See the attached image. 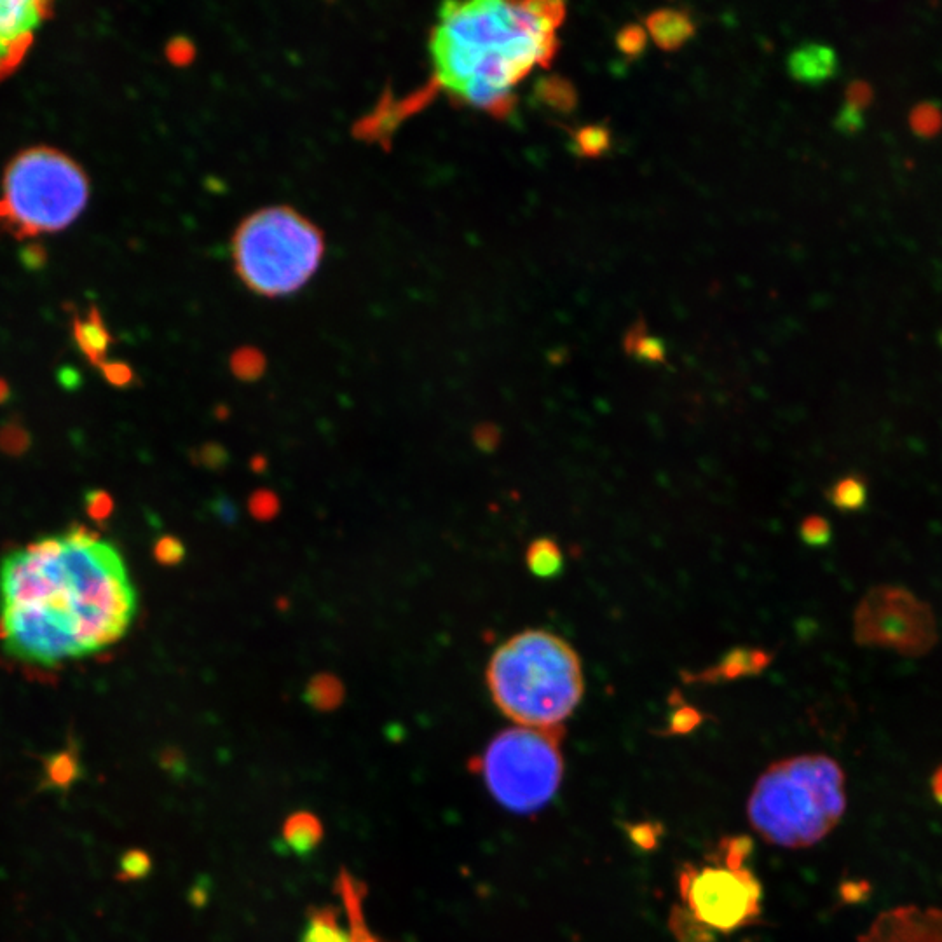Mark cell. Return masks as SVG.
I'll return each instance as SVG.
<instances>
[{
	"instance_id": "cell-11",
	"label": "cell",
	"mask_w": 942,
	"mask_h": 942,
	"mask_svg": "<svg viewBox=\"0 0 942 942\" xmlns=\"http://www.w3.org/2000/svg\"><path fill=\"white\" fill-rule=\"evenodd\" d=\"M82 779H84V766H82L81 749L74 738L60 751L49 752L46 756H42L41 779H39L41 791L67 794Z\"/></svg>"
},
{
	"instance_id": "cell-26",
	"label": "cell",
	"mask_w": 942,
	"mask_h": 942,
	"mask_svg": "<svg viewBox=\"0 0 942 942\" xmlns=\"http://www.w3.org/2000/svg\"><path fill=\"white\" fill-rule=\"evenodd\" d=\"M318 822L316 820H311V817L308 815H301V817H295L290 826L287 829L288 841L290 845L294 848H302V850H308V848L313 847L316 840H318Z\"/></svg>"
},
{
	"instance_id": "cell-34",
	"label": "cell",
	"mask_w": 942,
	"mask_h": 942,
	"mask_svg": "<svg viewBox=\"0 0 942 942\" xmlns=\"http://www.w3.org/2000/svg\"><path fill=\"white\" fill-rule=\"evenodd\" d=\"M226 451L220 445H205L198 452V461L206 468H220L226 463Z\"/></svg>"
},
{
	"instance_id": "cell-15",
	"label": "cell",
	"mask_w": 942,
	"mask_h": 942,
	"mask_svg": "<svg viewBox=\"0 0 942 942\" xmlns=\"http://www.w3.org/2000/svg\"><path fill=\"white\" fill-rule=\"evenodd\" d=\"M770 662V655L761 649H735L721 660L716 669L707 672L710 679H737L752 676L765 669Z\"/></svg>"
},
{
	"instance_id": "cell-30",
	"label": "cell",
	"mask_w": 942,
	"mask_h": 942,
	"mask_svg": "<svg viewBox=\"0 0 942 942\" xmlns=\"http://www.w3.org/2000/svg\"><path fill=\"white\" fill-rule=\"evenodd\" d=\"M831 536V527L826 520L820 519L817 515L806 517L801 524V538L808 545H826Z\"/></svg>"
},
{
	"instance_id": "cell-25",
	"label": "cell",
	"mask_w": 942,
	"mask_h": 942,
	"mask_svg": "<svg viewBox=\"0 0 942 942\" xmlns=\"http://www.w3.org/2000/svg\"><path fill=\"white\" fill-rule=\"evenodd\" d=\"M646 42H648V34H646V28H642L641 25H627L623 27L618 35H616V48L622 53L623 56H627L630 60L634 58H639V56L644 53L646 49Z\"/></svg>"
},
{
	"instance_id": "cell-22",
	"label": "cell",
	"mask_w": 942,
	"mask_h": 942,
	"mask_svg": "<svg viewBox=\"0 0 942 942\" xmlns=\"http://www.w3.org/2000/svg\"><path fill=\"white\" fill-rule=\"evenodd\" d=\"M30 445H32V438L23 424L18 421H9L0 426V451L7 456L18 458L30 449Z\"/></svg>"
},
{
	"instance_id": "cell-23",
	"label": "cell",
	"mask_w": 942,
	"mask_h": 942,
	"mask_svg": "<svg viewBox=\"0 0 942 942\" xmlns=\"http://www.w3.org/2000/svg\"><path fill=\"white\" fill-rule=\"evenodd\" d=\"M308 697L316 707L328 709L341 700L342 686L335 681V677L321 674L309 683Z\"/></svg>"
},
{
	"instance_id": "cell-33",
	"label": "cell",
	"mask_w": 942,
	"mask_h": 942,
	"mask_svg": "<svg viewBox=\"0 0 942 942\" xmlns=\"http://www.w3.org/2000/svg\"><path fill=\"white\" fill-rule=\"evenodd\" d=\"M102 372L103 377L117 388L130 386L131 381H133V372H131L130 367L121 362H103Z\"/></svg>"
},
{
	"instance_id": "cell-29",
	"label": "cell",
	"mask_w": 942,
	"mask_h": 942,
	"mask_svg": "<svg viewBox=\"0 0 942 942\" xmlns=\"http://www.w3.org/2000/svg\"><path fill=\"white\" fill-rule=\"evenodd\" d=\"M874 100V91L873 86L866 81H852L847 86V91H845V100H843V105H847L850 109L859 110V112H864L869 109V105L873 103Z\"/></svg>"
},
{
	"instance_id": "cell-2",
	"label": "cell",
	"mask_w": 942,
	"mask_h": 942,
	"mask_svg": "<svg viewBox=\"0 0 942 942\" xmlns=\"http://www.w3.org/2000/svg\"><path fill=\"white\" fill-rule=\"evenodd\" d=\"M492 700L517 726L553 730L580 705L585 691L578 653L559 635L526 630L492 653L487 667Z\"/></svg>"
},
{
	"instance_id": "cell-17",
	"label": "cell",
	"mask_w": 942,
	"mask_h": 942,
	"mask_svg": "<svg viewBox=\"0 0 942 942\" xmlns=\"http://www.w3.org/2000/svg\"><path fill=\"white\" fill-rule=\"evenodd\" d=\"M536 96L547 107L555 110V112H562V114L573 112L576 105H578V91L574 88L573 82L562 76H550L540 79L536 84Z\"/></svg>"
},
{
	"instance_id": "cell-27",
	"label": "cell",
	"mask_w": 942,
	"mask_h": 942,
	"mask_svg": "<svg viewBox=\"0 0 942 942\" xmlns=\"http://www.w3.org/2000/svg\"><path fill=\"white\" fill-rule=\"evenodd\" d=\"M154 559L161 566H178L185 559V547L182 541L166 534L154 543Z\"/></svg>"
},
{
	"instance_id": "cell-12",
	"label": "cell",
	"mask_w": 942,
	"mask_h": 942,
	"mask_svg": "<svg viewBox=\"0 0 942 942\" xmlns=\"http://www.w3.org/2000/svg\"><path fill=\"white\" fill-rule=\"evenodd\" d=\"M838 65L840 63L836 51L820 42L803 44L801 48L794 49L787 60V69L792 79L812 86L833 79L838 72Z\"/></svg>"
},
{
	"instance_id": "cell-16",
	"label": "cell",
	"mask_w": 942,
	"mask_h": 942,
	"mask_svg": "<svg viewBox=\"0 0 942 942\" xmlns=\"http://www.w3.org/2000/svg\"><path fill=\"white\" fill-rule=\"evenodd\" d=\"M526 564L534 576L547 580L559 576L564 567V555L557 541L540 538L527 547Z\"/></svg>"
},
{
	"instance_id": "cell-31",
	"label": "cell",
	"mask_w": 942,
	"mask_h": 942,
	"mask_svg": "<svg viewBox=\"0 0 942 942\" xmlns=\"http://www.w3.org/2000/svg\"><path fill=\"white\" fill-rule=\"evenodd\" d=\"M280 510V501L271 491H259L250 498V512L259 520L273 519Z\"/></svg>"
},
{
	"instance_id": "cell-19",
	"label": "cell",
	"mask_w": 942,
	"mask_h": 942,
	"mask_svg": "<svg viewBox=\"0 0 942 942\" xmlns=\"http://www.w3.org/2000/svg\"><path fill=\"white\" fill-rule=\"evenodd\" d=\"M625 349L628 355L639 358L642 362L662 363L667 356V348L662 339L649 334L644 323H635L625 337Z\"/></svg>"
},
{
	"instance_id": "cell-6",
	"label": "cell",
	"mask_w": 942,
	"mask_h": 942,
	"mask_svg": "<svg viewBox=\"0 0 942 942\" xmlns=\"http://www.w3.org/2000/svg\"><path fill=\"white\" fill-rule=\"evenodd\" d=\"M86 173L72 157L53 147L20 152L2 178L0 219L20 236L62 231L88 205Z\"/></svg>"
},
{
	"instance_id": "cell-3",
	"label": "cell",
	"mask_w": 942,
	"mask_h": 942,
	"mask_svg": "<svg viewBox=\"0 0 942 942\" xmlns=\"http://www.w3.org/2000/svg\"><path fill=\"white\" fill-rule=\"evenodd\" d=\"M847 810L845 773L824 754L773 763L754 785L747 817L763 840L777 847L808 848L824 840Z\"/></svg>"
},
{
	"instance_id": "cell-28",
	"label": "cell",
	"mask_w": 942,
	"mask_h": 942,
	"mask_svg": "<svg viewBox=\"0 0 942 942\" xmlns=\"http://www.w3.org/2000/svg\"><path fill=\"white\" fill-rule=\"evenodd\" d=\"M84 505H86V513L91 519L95 520L96 524L107 522L114 513V499H112L109 492L102 491V489H93V491L86 492Z\"/></svg>"
},
{
	"instance_id": "cell-7",
	"label": "cell",
	"mask_w": 942,
	"mask_h": 942,
	"mask_svg": "<svg viewBox=\"0 0 942 942\" xmlns=\"http://www.w3.org/2000/svg\"><path fill=\"white\" fill-rule=\"evenodd\" d=\"M564 728L513 726L501 731L478 759L492 798L506 810L533 813L552 801L564 775Z\"/></svg>"
},
{
	"instance_id": "cell-10",
	"label": "cell",
	"mask_w": 942,
	"mask_h": 942,
	"mask_svg": "<svg viewBox=\"0 0 942 942\" xmlns=\"http://www.w3.org/2000/svg\"><path fill=\"white\" fill-rule=\"evenodd\" d=\"M859 942H942V909L915 904L887 909L874 918Z\"/></svg>"
},
{
	"instance_id": "cell-18",
	"label": "cell",
	"mask_w": 942,
	"mask_h": 942,
	"mask_svg": "<svg viewBox=\"0 0 942 942\" xmlns=\"http://www.w3.org/2000/svg\"><path fill=\"white\" fill-rule=\"evenodd\" d=\"M908 128L916 138L930 140L942 131V107L936 100L915 103L908 112Z\"/></svg>"
},
{
	"instance_id": "cell-36",
	"label": "cell",
	"mask_w": 942,
	"mask_h": 942,
	"mask_svg": "<svg viewBox=\"0 0 942 942\" xmlns=\"http://www.w3.org/2000/svg\"><path fill=\"white\" fill-rule=\"evenodd\" d=\"M932 792H934V798L942 805V766L937 768L932 777Z\"/></svg>"
},
{
	"instance_id": "cell-21",
	"label": "cell",
	"mask_w": 942,
	"mask_h": 942,
	"mask_svg": "<svg viewBox=\"0 0 942 942\" xmlns=\"http://www.w3.org/2000/svg\"><path fill=\"white\" fill-rule=\"evenodd\" d=\"M864 499H866V487L857 478H843L838 484L834 485L833 491H831V501H833L834 506H838L841 510H848V512L861 508L864 505Z\"/></svg>"
},
{
	"instance_id": "cell-38",
	"label": "cell",
	"mask_w": 942,
	"mask_h": 942,
	"mask_svg": "<svg viewBox=\"0 0 942 942\" xmlns=\"http://www.w3.org/2000/svg\"><path fill=\"white\" fill-rule=\"evenodd\" d=\"M939 339H941V342H942V332H941V335H939Z\"/></svg>"
},
{
	"instance_id": "cell-32",
	"label": "cell",
	"mask_w": 942,
	"mask_h": 942,
	"mask_svg": "<svg viewBox=\"0 0 942 942\" xmlns=\"http://www.w3.org/2000/svg\"><path fill=\"white\" fill-rule=\"evenodd\" d=\"M866 124V114L864 112H859V110L850 109L847 105H841L840 112L836 116V128L847 133V135H854L857 131H861Z\"/></svg>"
},
{
	"instance_id": "cell-35",
	"label": "cell",
	"mask_w": 942,
	"mask_h": 942,
	"mask_svg": "<svg viewBox=\"0 0 942 942\" xmlns=\"http://www.w3.org/2000/svg\"><path fill=\"white\" fill-rule=\"evenodd\" d=\"M498 438V431H491L489 426H487L484 431L475 433V442H477L478 447H482V449H492V447H496Z\"/></svg>"
},
{
	"instance_id": "cell-1",
	"label": "cell",
	"mask_w": 942,
	"mask_h": 942,
	"mask_svg": "<svg viewBox=\"0 0 942 942\" xmlns=\"http://www.w3.org/2000/svg\"><path fill=\"white\" fill-rule=\"evenodd\" d=\"M562 2H447L431 30L430 56L440 88L475 109L512 112L513 88L559 51Z\"/></svg>"
},
{
	"instance_id": "cell-14",
	"label": "cell",
	"mask_w": 942,
	"mask_h": 942,
	"mask_svg": "<svg viewBox=\"0 0 942 942\" xmlns=\"http://www.w3.org/2000/svg\"><path fill=\"white\" fill-rule=\"evenodd\" d=\"M74 337H76L77 346L89 362L102 365L112 339H110L109 330L100 320V314L91 311L88 316L77 320L74 323Z\"/></svg>"
},
{
	"instance_id": "cell-13",
	"label": "cell",
	"mask_w": 942,
	"mask_h": 942,
	"mask_svg": "<svg viewBox=\"0 0 942 942\" xmlns=\"http://www.w3.org/2000/svg\"><path fill=\"white\" fill-rule=\"evenodd\" d=\"M646 30L658 48L676 51L683 48L697 34V25L691 16L677 9H658L646 18Z\"/></svg>"
},
{
	"instance_id": "cell-20",
	"label": "cell",
	"mask_w": 942,
	"mask_h": 942,
	"mask_svg": "<svg viewBox=\"0 0 942 942\" xmlns=\"http://www.w3.org/2000/svg\"><path fill=\"white\" fill-rule=\"evenodd\" d=\"M613 135L608 126L590 124L573 131V151L578 156L601 157L611 149Z\"/></svg>"
},
{
	"instance_id": "cell-24",
	"label": "cell",
	"mask_w": 942,
	"mask_h": 942,
	"mask_svg": "<svg viewBox=\"0 0 942 942\" xmlns=\"http://www.w3.org/2000/svg\"><path fill=\"white\" fill-rule=\"evenodd\" d=\"M151 869V857L145 854L144 850L133 848V850H126L121 855L117 878L121 881L144 880L145 876L151 873Z\"/></svg>"
},
{
	"instance_id": "cell-8",
	"label": "cell",
	"mask_w": 942,
	"mask_h": 942,
	"mask_svg": "<svg viewBox=\"0 0 942 942\" xmlns=\"http://www.w3.org/2000/svg\"><path fill=\"white\" fill-rule=\"evenodd\" d=\"M854 637L866 648L922 656L937 642L936 615L908 588L883 585L869 590L855 608Z\"/></svg>"
},
{
	"instance_id": "cell-9",
	"label": "cell",
	"mask_w": 942,
	"mask_h": 942,
	"mask_svg": "<svg viewBox=\"0 0 942 942\" xmlns=\"http://www.w3.org/2000/svg\"><path fill=\"white\" fill-rule=\"evenodd\" d=\"M49 16V2L0 0V81L20 67Z\"/></svg>"
},
{
	"instance_id": "cell-37",
	"label": "cell",
	"mask_w": 942,
	"mask_h": 942,
	"mask_svg": "<svg viewBox=\"0 0 942 942\" xmlns=\"http://www.w3.org/2000/svg\"><path fill=\"white\" fill-rule=\"evenodd\" d=\"M9 395H11L9 386H7V383L4 381V379H0V405H2L4 402H7Z\"/></svg>"
},
{
	"instance_id": "cell-4",
	"label": "cell",
	"mask_w": 942,
	"mask_h": 942,
	"mask_svg": "<svg viewBox=\"0 0 942 942\" xmlns=\"http://www.w3.org/2000/svg\"><path fill=\"white\" fill-rule=\"evenodd\" d=\"M323 253L320 229L285 206L252 213L233 239L239 280L266 297H285L306 287L320 269Z\"/></svg>"
},
{
	"instance_id": "cell-5",
	"label": "cell",
	"mask_w": 942,
	"mask_h": 942,
	"mask_svg": "<svg viewBox=\"0 0 942 942\" xmlns=\"http://www.w3.org/2000/svg\"><path fill=\"white\" fill-rule=\"evenodd\" d=\"M749 841H724L723 854L686 866L679 878L681 904L670 927L683 942H710L751 925L761 911V885L745 866Z\"/></svg>"
}]
</instances>
